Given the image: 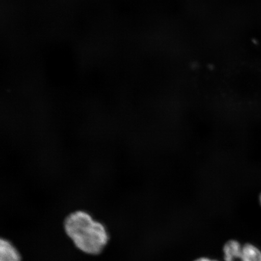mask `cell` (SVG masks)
<instances>
[{
    "mask_svg": "<svg viewBox=\"0 0 261 261\" xmlns=\"http://www.w3.org/2000/svg\"><path fill=\"white\" fill-rule=\"evenodd\" d=\"M65 230L78 249L90 254L102 252L109 236L102 224L93 220L86 212L78 211L65 221Z\"/></svg>",
    "mask_w": 261,
    "mask_h": 261,
    "instance_id": "cell-1",
    "label": "cell"
},
{
    "mask_svg": "<svg viewBox=\"0 0 261 261\" xmlns=\"http://www.w3.org/2000/svg\"><path fill=\"white\" fill-rule=\"evenodd\" d=\"M223 252L225 261H241L243 246L239 241L230 240L224 245Z\"/></svg>",
    "mask_w": 261,
    "mask_h": 261,
    "instance_id": "cell-2",
    "label": "cell"
},
{
    "mask_svg": "<svg viewBox=\"0 0 261 261\" xmlns=\"http://www.w3.org/2000/svg\"><path fill=\"white\" fill-rule=\"evenodd\" d=\"M0 261H21L18 250L6 240L0 238Z\"/></svg>",
    "mask_w": 261,
    "mask_h": 261,
    "instance_id": "cell-3",
    "label": "cell"
},
{
    "mask_svg": "<svg viewBox=\"0 0 261 261\" xmlns=\"http://www.w3.org/2000/svg\"><path fill=\"white\" fill-rule=\"evenodd\" d=\"M241 261H261V250L252 244H244Z\"/></svg>",
    "mask_w": 261,
    "mask_h": 261,
    "instance_id": "cell-4",
    "label": "cell"
},
{
    "mask_svg": "<svg viewBox=\"0 0 261 261\" xmlns=\"http://www.w3.org/2000/svg\"><path fill=\"white\" fill-rule=\"evenodd\" d=\"M195 261H218V260L211 259L210 258H207V257H200V258L195 260Z\"/></svg>",
    "mask_w": 261,
    "mask_h": 261,
    "instance_id": "cell-5",
    "label": "cell"
},
{
    "mask_svg": "<svg viewBox=\"0 0 261 261\" xmlns=\"http://www.w3.org/2000/svg\"><path fill=\"white\" fill-rule=\"evenodd\" d=\"M259 202H260V204L261 205V194H260V196H259Z\"/></svg>",
    "mask_w": 261,
    "mask_h": 261,
    "instance_id": "cell-6",
    "label": "cell"
}]
</instances>
